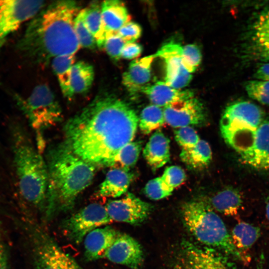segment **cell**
Wrapping results in <instances>:
<instances>
[{"label": "cell", "mask_w": 269, "mask_h": 269, "mask_svg": "<svg viewBox=\"0 0 269 269\" xmlns=\"http://www.w3.org/2000/svg\"><path fill=\"white\" fill-rule=\"evenodd\" d=\"M165 123L163 108L152 104L146 106L141 112L138 126L142 133L147 134Z\"/></svg>", "instance_id": "30"}, {"label": "cell", "mask_w": 269, "mask_h": 269, "mask_svg": "<svg viewBox=\"0 0 269 269\" xmlns=\"http://www.w3.org/2000/svg\"><path fill=\"white\" fill-rule=\"evenodd\" d=\"M142 51L141 46L136 43H126L121 53V58L126 59H133L137 57Z\"/></svg>", "instance_id": "40"}, {"label": "cell", "mask_w": 269, "mask_h": 269, "mask_svg": "<svg viewBox=\"0 0 269 269\" xmlns=\"http://www.w3.org/2000/svg\"><path fill=\"white\" fill-rule=\"evenodd\" d=\"M47 165L45 214L49 219L57 210L73 208L78 195L93 181L97 166L76 155L63 142L49 152Z\"/></svg>", "instance_id": "3"}, {"label": "cell", "mask_w": 269, "mask_h": 269, "mask_svg": "<svg viewBox=\"0 0 269 269\" xmlns=\"http://www.w3.org/2000/svg\"><path fill=\"white\" fill-rule=\"evenodd\" d=\"M9 129L12 167L18 193L30 205L45 209L47 163L19 124H10Z\"/></svg>", "instance_id": "4"}, {"label": "cell", "mask_w": 269, "mask_h": 269, "mask_svg": "<svg viewBox=\"0 0 269 269\" xmlns=\"http://www.w3.org/2000/svg\"><path fill=\"white\" fill-rule=\"evenodd\" d=\"M256 269H265V257L263 254H261L258 259Z\"/></svg>", "instance_id": "43"}, {"label": "cell", "mask_w": 269, "mask_h": 269, "mask_svg": "<svg viewBox=\"0 0 269 269\" xmlns=\"http://www.w3.org/2000/svg\"><path fill=\"white\" fill-rule=\"evenodd\" d=\"M85 23L95 38L97 46L104 48L107 32L101 13V4L93 2L83 9Z\"/></svg>", "instance_id": "28"}, {"label": "cell", "mask_w": 269, "mask_h": 269, "mask_svg": "<svg viewBox=\"0 0 269 269\" xmlns=\"http://www.w3.org/2000/svg\"><path fill=\"white\" fill-rule=\"evenodd\" d=\"M209 205L218 212L228 216H236L242 205L241 193L234 188L222 190L212 197Z\"/></svg>", "instance_id": "24"}, {"label": "cell", "mask_w": 269, "mask_h": 269, "mask_svg": "<svg viewBox=\"0 0 269 269\" xmlns=\"http://www.w3.org/2000/svg\"><path fill=\"white\" fill-rule=\"evenodd\" d=\"M231 236L234 245L240 253L249 261L246 253L261 236L260 229L251 224L241 222L233 229Z\"/></svg>", "instance_id": "26"}, {"label": "cell", "mask_w": 269, "mask_h": 269, "mask_svg": "<svg viewBox=\"0 0 269 269\" xmlns=\"http://www.w3.org/2000/svg\"><path fill=\"white\" fill-rule=\"evenodd\" d=\"M80 10L72 0L54 1L42 8L31 19L17 48L42 64L56 56L75 55L81 47L74 28V20Z\"/></svg>", "instance_id": "2"}, {"label": "cell", "mask_w": 269, "mask_h": 269, "mask_svg": "<svg viewBox=\"0 0 269 269\" xmlns=\"http://www.w3.org/2000/svg\"><path fill=\"white\" fill-rule=\"evenodd\" d=\"M141 147L142 144L140 141H132L124 146L116 156L113 168L129 171L136 164Z\"/></svg>", "instance_id": "31"}, {"label": "cell", "mask_w": 269, "mask_h": 269, "mask_svg": "<svg viewBox=\"0 0 269 269\" xmlns=\"http://www.w3.org/2000/svg\"><path fill=\"white\" fill-rule=\"evenodd\" d=\"M181 216L186 228L203 246L244 263L249 261L236 248L222 219L207 202L201 200L186 202L182 207Z\"/></svg>", "instance_id": "5"}, {"label": "cell", "mask_w": 269, "mask_h": 269, "mask_svg": "<svg viewBox=\"0 0 269 269\" xmlns=\"http://www.w3.org/2000/svg\"><path fill=\"white\" fill-rule=\"evenodd\" d=\"M241 58L247 62H269V5L254 16L241 38Z\"/></svg>", "instance_id": "10"}, {"label": "cell", "mask_w": 269, "mask_h": 269, "mask_svg": "<svg viewBox=\"0 0 269 269\" xmlns=\"http://www.w3.org/2000/svg\"><path fill=\"white\" fill-rule=\"evenodd\" d=\"M180 157L190 169L201 170L210 163L212 158V150L206 141L200 139L195 146L182 149Z\"/></svg>", "instance_id": "27"}, {"label": "cell", "mask_w": 269, "mask_h": 269, "mask_svg": "<svg viewBox=\"0 0 269 269\" xmlns=\"http://www.w3.org/2000/svg\"><path fill=\"white\" fill-rule=\"evenodd\" d=\"M104 259L131 269H139L143 263L144 254L140 244L135 239L119 231Z\"/></svg>", "instance_id": "16"}, {"label": "cell", "mask_w": 269, "mask_h": 269, "mask_svg": "<svg viewBox=\"0 0 269 269\" xmlns=\"http://www.w3.org/2000/svg\"><path fill=\"white\" fill-rule=\"evenodd\" d=\"M128 171L113 168L107 173L96 193L98 197L116 198L125 194L133 179Z\"/></svg>", "instance_id": "21"}, {"label": "cell", "mask_w": 269, "mask_h": 269, "mask_svg": "<svg viewBox=\"0 0 269 269\" xmlns=\"http://www.w3.org/2000/svg\"><path fill=\"white\" fill-rule=\"evenodd\" d=\"M173 191L163 182L161 177L149 180L144 189L146 196L154 200L164 199L170 196Z\"/></svg>", "instance_id": "34"}, {"label": "cell", "mask_w": 269, "mask_h": 269, "mask_svg": "<svg viewBox=\"0 0 269 269\" xmlns=\"http://www.w3.org/2000/svg\"><path fill=\"white\" fill-rule=\"evenodd\" d=\"M74 28L81 47L91 50L98 47L95 38L85 23L83 9L80 10L75 19Z\"/></svg>", "instance_id": "32"}, {"label": "cell", "mask_w": 269, "mask_h": 269, "mask_svg": "<svg viewBox=\"0 0 269 269\" xmlns=\"http://www.w3.org/2000/svg\"><path fill=\"white\" fill-rule=\"evenodd\" d=\"M17 103L36 132L38 149L42 146V132L62 119V112L53 92L46 84L36 86L26 100L17 98Z\"/></svg>", "instance_id": "7"}, {"label": "cell", "mask_w": 269, "mask_h": 269, "mask_svg": "<svg viewBox=\"0 0 269 269\" xmlns=\"http://www.w3.org/2000/svg\"><path fill=\"white\" fill-rule=\"evenodd\" d=\"M75 63V55L56 56L52 60V67L57 78L63 96L72 99L75 94L71 83L72 69Z\"/></svg>", "instance_id": "25"}, {"label": "cell", "mask_w": 269, "mask_h": 269, "mask_svg": "<svg viewBox=\"0 0 269 269\" xmlns=\"http://www.w3.org/2000/svg\"><path fill=\"white\" fill-rule=\"evenodd\" d=\"M163 112L165 123L175 128L199 125L205 121L203 105L194 97L172 103L163 108Z\"/></svg>", "instance_id": "14"}, {"label": "cell", "mask_w": 269, "mask_h": 269, "mask_svg": "<svg viewBox=\"0 0 269 269\" xmlns=\"http://www.w3.org/2000/svg\"><path fill=\"white\" fill-rule=\"evenodd\" d=\"M245 91L251 99L269 106V82L255 79L247 81Z\"/></svg>", "instance_id": "33"}, {"label": "cell", "mask_w": 269, "mask_h": 269, "mask_svg": "<svg viewBox=\"0 0 269 269\" xmlns=\"http://www.w3.org/2000/svg\"><path fill=\"white\" fill-rule=\"evenodd\" d=\"M105 207L112 221L133 225L143 223L152 211L151 204L130 192L120 199L108 201Z\"/></svg>", "instance_id": "13"}, {"label": "cell", "mask_w": 269, "mask_h": 269, "mask_svg": "<svg viewBox=\"0 0 269 269\" xmlns=\"http://www.w3.org/2000/svg\"><path fill=\"white\" fill-rule=\"evenodd\" d=\"M181 58L184 67L191 73L194 72L200 64V50L195 44H187L182 48Z\"/></svg>", "instance_id": "35"}, {"label": "cell", "mask_w": 269, "mask_h": 269, "mask_svg": "<svg viewBox=\"0 0 269 269\" xmlns=\"http://www.w3.org/2000/svg\"><path fill=\"white\" fill-rule=\"evenodd\" d=\"M264 120V112L257 105L244 101L231 104L220 121L222 137L239 154L250 145Z\"/></svg>", "instance_id": "6"}, {"label": "cell", "mask_w": 269, "mask_h": 269, "mask_svg": "<svg viewBox=\"0 0 269 269\" xmlns=\"http://www.w3.org/2000/svg\"><path fill=\"white\" fill-rule=\"evenodd\" d=\"M34 269H83L41 227L24 223Z\"/></svg>", "instance_id": "8"}, {"label": "cell", "mask_w": 269, "mask_h": 269, "mask_svg": "<svg viewBox=\"0 0 269 269\" xmlns=\"http://www.w3.org/2000/svg\"><path fill=\"white\" fill-rule=\"evenodd\" d=\"M138 124V117L129 104L103 94L67 121L63 143L97 167H113L119 151L133 141Z\"/></svg>", "instance_id": "1"}, {"label": "cell", "mask_w": 269, "mask_h": 269, "mask_svg": "<svg viewBox=\"0 0 269 269\" xmlns=\"http://www.w3.org/2000/svg\"><path fill=\"white\" fill-rule=\"evenodd\" d=\"M94 79V70L89 63L75 62L72 69L71 83L74 94H85L91 88Z\"/></svg>", "instance_id": "29"}, {"label": "cell", "mask_w": 269, "mask_h": 269, "mask_svg": "<svg viewBox=\"0 0 269 269\" xmlns=\"http://www.w3.org/2000/svg\"><path fill=\"white\" fill-rule=\"evenodd\" d=\"M141 91L147 95L153 105L163 108L174 102L193 97L191 91L174 89L162 81L145 86Z\"/></svg>", "instance_id": "22"}, {"label": "cell", "mask_w": 269, "mask_h": 269, "mask_svg": "<svg viewBox=\"0 0 269 269\" xmlns=\"http://www.w3.org/2000/svg\"><path fill=\"white\" fill-rule=\"evenodd\" d=\"M160 177L163 182L173 190L185 181L186 174L180 166L172 165L167 167Z\"/></svg>", "instance_id": "37"}, {"label": "cell", "mask_w": 269, "mask_h": 269, "mask_svg": "<svg viewBox=\"0 0 269 269\" xmlns=\"http://www.w3.org/2000/svg\"><path fill=\"white\" fill-rule=\"evenodd\" d=\"M174 136L182 149L192 147L201 139L196 131L191 127L177 128L174 131Z\"/></svg>", "instance_id": "36"}, {"label": "cell", "mask_w": 269, "mask_h": 269, "mask_svg": "<svg viewBox=\"0 0 269 269\" xmlns=\"http://www.w3.org/2000/svg\"><path fill=\"white\" fill-rule=\"evenodd\" d=\"M183 47L174 42L163 44L154 54L162 58L165 64V83L176 89L188 85L192 75L184 67L182 61Z\"/></svg>", "instance_id": "15"}, {"label": "cell", "mask_w": 269, "mask_h": 269, "mask_svg": "<svg viewBox=\"0 0 269 269\" xmlns=\"http://www.w3.org/2000/svg\"><path fill=\"white\" fill-rule=\"evenodd\" d=\"M266 215L267 218L269 221V199L268 200L266 206Z\"/></svg>", "instance_id": "44"}, {"label": "cell", "mask_w": 269, "mask_h": 269, "mask_svg": "<svg viewBox=\"0 0 269 269\" xmlns=\"http://www.w3.org/2000/svg\"><path fill=\"white\" fill-rule=\"evenodd\" d=\"M155 58L154 54L135 59L130 63L122 77L123 83L130 93L141 91L150 80L151 66Z\"/></svg>", "instance_id": "19"}, {"label": "cell", "mask_w": 269, "mask_h": 269, "mask_svg": "<svg viewBox=\"0 0 269 269\" xmlns=\"http://www.w3.org/2000/svg\"><path fill=\"white\" fill-rule=\"evenodd\" d=\"M126 43L117 32H110L107 34L104 48L111 58L118 60L121 58L122 51Z\"/></svg>", "instance_id": "38"}, {"label": "cell", "mask_w": 269, "mask_h": 269, "mask_svg": "<svg viewBox=\"0 0 269 269\" xmlns=\"http://www.w3.org/2000/svg\"><path fill=\"white\" fill-rule=\"evenodd\" d=\"M143 155L153 171L162 167L170 159V140L160 131L154 132L149 138Z\"/></svg>", "instance_id": "20"}, {"label": "cell", "mask_w": 269, "mask_h": 269, "mask_svg": "<svg viewBox=\"0 0 269 269\" xmlns=\"http://www.w3.org/2000/svg\"><path fill=\"white\" fill-rule=\"evenodd\" d=\"M256 79L269 82V62L261 63L254 74Z\"/></svg>", "instance_id": "41"}, {"label": "cell", "mask_w": 269, "mask_h": 269, "mask_svg": "<svg viewBox=\"0 0 269 269\" xmlns=\"http://www.w3.org/2000/svg\"><path fill=\"white\" fill-rule=\"evenodd\" d=\"M126 43L134 42L141 35L140 26L133 21H129L125 24L117 31Z\"/></svg>", "instance_id": "39"}, {"label": "cell", "mask_w": 269, "mask_h": 269, "mask_svg": "<svg viewBox=\"0 0 269 269\" xmlns=\"http://www.w3.org/2000/svg\"><path fill=\"white\" fill-rule=\"evenodd\" d=\"M173 269H236L228 256L212 248L183 240L175 255Z\"/></svg>", "instance_id": "9"}, {"label": "cell", "mask_w": 269, "mask_h": 269, "mask_svg": "<svg viewBox=\"0 0 269 269\" xmlns=\"http://www.w3.org/2000/svg\"><path fill=\"white\" fill-rule=\"evenodd\" d=\"M44 6L42 0H0V52L8 36Z\"/></svg>", "instance_id": "12"}, {"label": "cell", "mask_w": 269, "mask_h": 269, "mask_svg": "<svg viewBox=\"0 0 269 269\" xmlns=\"http://www.w3.org/2000/svg\"><path fill=\"white\" fill-rule=\"evenodd\" d=\"M101 13L107 34L116 32L130 21V16L123 2L117 0L104 1Z\"/></svg>", "instance_id": "23"}, {"label": "cell", "mask_w": 269, "mask_h": 269, "mask_svg": "<svg viewBox=\"0 0 269 269\" xmlns=\"http://www.w3.org/2000/svg\"><path fill=\"white\" fill-rule=\"evenodd\" d=\"M112 222L105 206L93 203L65 220L62 223V229L68 239L79 244L90 232Z\"/></svg>", "instance_id": "11"}, {"label": "cell", "mask_w": 269, "mask_h": 269, "mask_svg": "<svg viewBox=\"0 0 269 269\" xmlns=\"http://www.w3.org/2000/svg\"><path fill=\"white\" fill-rule=\"evenodd\" d=\"M119 231L107 225L88 233L84 240V256L89 261L104 259L105 255L114 243Z\"/></svg>", "instance_id": "18"}, {"label": "cell", "mask_w": 269, "mask_h": 269, "mask_svg": "<svg viewBox=\"0 0 269 269\" xmlns=\"http://www.w3.org/2000/svg\"><path fill=\"white\" fill-rule=\"evenodd\" d=\"M0 269H8L7 251L0 237Z\"/></svg>", "instance_id": "42"}, {"label": "cell", "mask_w": 269, "mask_h": 269, "mask_svg": "<svg viewBox=\"0 0 269 269\" xmlns=\"http://www.w3.org/2000/svg\"><path fill=\"white\" fill-rule=\"evenodd\" d=\"M239 155L245 164L258 170L269 171V121L264 120L250 145Z\"/></svg>", "instance_id": "17"}]
</instances>
